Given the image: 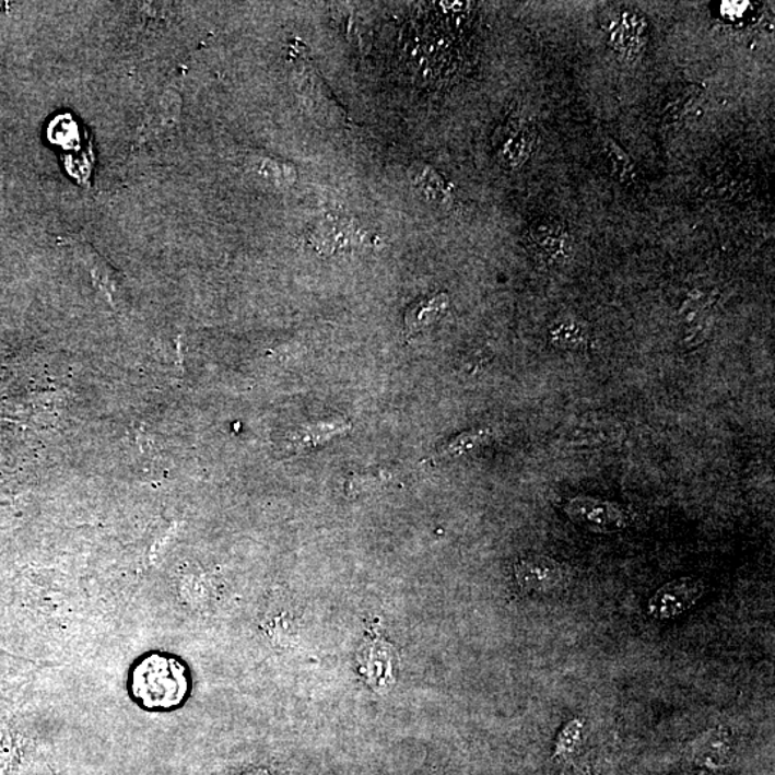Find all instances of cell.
<instances>
[{
  "label": "cell",
  "instance_id": "cell-7",
  "mask_svg": "<svg viewBox=\"0 0 775 775\" xmlns=\"http://www.w3.org/2000/svg\"><path fill=\"white\" fill-rule=\"evenodd\" d=\"M692 763L705 770H723L731 760V744L727 728L711 729L692 742Z\"/></svg>",
  "mask_w": 775,
  "mask_h": 775
},
{
  "label": "cell",
  "instance_id": "cell-2",
  "mask_svg": "<svg viewBox=\"0 0 775 775\" xmlns=\"http://www.w3.org/2000/svg\"><path fill=\"white\" fill-rule=\"evenodd\" d=\"M704 591V582L696 577L669 582L649 599L648 613L658 621L681 617L703 598Z\"/></svg>",
  "mask_w": 775,
  "mask_h": 775
},
{
  "label": "cell",
  "instance_id": "cell-3",
  "mask_svg": "<svg viewBox=\"0 0 775 775\" xmlns=\"http://www.w3.org/2000/svg\"><path fill=\"white\" fill-rule=\"evenodd\" d=\"M518 586L529 594H553L567 585L563 564L545 556H529L516 564Z\"/></svg>",
  "mask_w": 775,
  "mask_h": 775
},
{
  "label": "cell",
  "instance_id": "cell-9",
  "mask_svg": "<svg viewBox=\"0 0 775 775\" xmlns=\"http://www.w3.org/2000/svg\"><path fill=\"white\" fill-rule=\"evenodd\" d=\"M449 306V297L447 293H435L421 297L408 307L406 314V332L407 337H415L416 333L423 332L424 329L431 327L446 315Z\"/></svg>",
  "mask_w": 775,
  "mask_h": 775
},
{
  "label": "cell",
  "instance_id": "cell-5",
  "mask_svg": "<svg viewBox=\"0 0 775 775\" xmlns=\"http://www.w3.org/2000/svg\"><path fill=\"white\" fill-rule=\"evenodd\" d=\"M573 520L599 531H614L625 525L621 507L588 497L572 500L566 508Z\"/></svg>",
  "mask_w": 775,
  "mask_h": 775
},
{
  "label": "cell",
  "instance_id": "cell-11",
  "mask_svg": "<svg viewBox=\"0 0 775 775\" xmlns=\"http://www.w3.org/2000/svg\"><path fill=\"white\" fill-rule=\"evenodd\" d=\"M604 158L613 177H617L623 185H634L637 180V168L630 154L618 144L611 137H604L602 142Z\"/></svg>",
  "mask_w": 775,
  "mask_h": 775
},
{
  "label": "cell",
  "instance_id": "cell-14",
  "mask_svg": "<svg viewBox=\"0 0 775 775\" xmlns=\"http://www.w3.org/2000/svg\"><path fill=\"white\" fill-rule=\"evenodd\" d=\"M585 724L582 719H572L567 726L559 733L556 749L553 752V759L556 761H566L571 759L577 747L580 744L582 732H584Z\"/></svg>",
  "mask_w": 775,
  "mask_h": 775
},
{
  "label": "cell",
  "instance_id": "cell-6",
  "mask_svg": "<svg viewBox=\"0 0 775 775\" xmlns=\"http://www.w3.org/2000/svg\"><path fill=\"white\" fill-rule=\"evenodd\" d=\"M410 180L416 188L421 199L435 209L447 210L456 200V192L449 183L428 164L415 163L411 165Z\"/></svg>",
  "mask_w": 775,
  "mask_h": 775
},
{
  "label": "cell",
  "instance_id": "cell-16",
  "mask_svg": "<svg viewBox=\"0 0 775 775\" xmlns=\"http://www.w3.org/2000/svg\"><path fill=\"white\" fill-rule=\"evenodd\" d=\"M247 775H269V774H266V773H256V774H247Z\"/></svg>",
  "mask_w": 775,
  "mask_h": 775
},
{
  "label": "cell",
  "instance_id": "cell-12",
  "mask_svg": "<svg viewBox=\"0 0 775 775\" xmlns=\"http://www.w3.org/2000/svg\"><path fill=\"white\" fill-rule=\"evenodd\" d=\"M254 169L265 180L272 183L274 186H292L297 178V172L293 165L277 162V160L272 158H259L254 164Z\"/></svg>",
  "mask_w": 775,
  "mask_h": 775
},
{
  "label": "cell",
  "instance_id": "cell-10",
  "mask_svg": "<svg viewBox=\"0 0 775 775\" xmlns=\"http://www.w3.org/2000/svg\"><path fill=\"white\" fill-rule=\"evenodd\" d=\"M703 86L696 84H681L673 86L660 105V113L665 121L678 122L686 117L696 101L703 96Z\"/></svg>",
  "mask_w": 775,
  "mask_h": 775
},
{
  "label": "cell",
  "instance_id": "cell-4",
  "mask_svg": "<svg viewBox=\"0 0 775 775\" xmlns=\"http://www.w3.org/2000/svg\"><path fill=\"white\" fill-rule=\"evenodd\" d=\"M531 249L548 265L563 263L571 254V236L556 220L541 219L529 231Z\"/></svg>",
  "mask_w": 775,
  "mask_h": 775
},
{
  "label": "cell",
  "instance_id": "cell-1",
  "mask_svg": "<svg viewBox=\"0 0 775 775\" xmlns=\"http://www.w3.org/2000/svg\"><path fill=\"white\" fill-rule=\"evenodd\" d=\"M188 686L190 682L185 664L169 655H149L131 671V696L141 708H177L185 703Z\"/></svg>",
  "mask_w": 775,
  "mask_h": 775
},
{
  "label": "cell",
  "instance_id": "cell-8",
  "mask_svg": "<svg viewBox=\"0 0 775 775\" xmlns=\"http://www.w3.org/2000/svg\"><path fill=\"white\" fill-rule=\"evenodd\" d=\"M536 144V131L529 124H512L498 149V158L504 167L518 169L530 158Z\"/></svg>",
  "mask_w": 775,
  "mask_h": 775
},
{
  "label": "cell",
  "instance_id": "cell-15",
  "mask_svg": "<svg viewBox=\"0 0 775 775\" xmlns=\"http://www.w3.org/2000/svg\"><path fill=\"white\" fill-rule=\"evenodd\" d=\"M550 339L559 348H577L586 342V330L576 320H562L550 330Z\"/></svg>",
  "mask_w": 775,
  "mask_h": 775
},
{
  "label": "cell",
  "instance_id": "cell-13",
  "mask_svg": "<svg viewBox=\"0 0 775 775\" xmlns=\"http://www.w3.org/2000/svg\"><path fill=\"white\" fill-rule=\"evenodd\" d=\"M391 653L387 646H374L366 659V673L376 686H388L391 676Z\"/></svg>",
  "mask_w": 775,
  "mask_h": 775
}]
</instances>
